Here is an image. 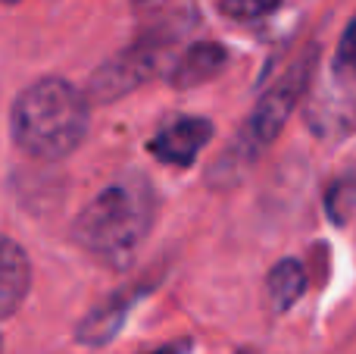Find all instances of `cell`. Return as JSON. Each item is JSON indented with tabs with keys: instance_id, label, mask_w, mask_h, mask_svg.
<instances>
[{
	"instance_id": "6da1fadb",
	"label": "cell",
	"mask_w": 356,
	"mask_h": 354,
	"mask_svg": "<svg viewBox=\"0 0 356 354\" xmlns=\"http://www.w3.org/2000/svg\"><path fill=\"white\" fill-rule=\"evenodd\" d=\"M156 198L141 176L106 185L75 220V242L110 267H129L154 226Z\"/></svg>"
},
{
	"instance_id": "7a4b0ae2",
	"label": "cell",
	"mask_w": 356,
	"mask_h": 354,
	"mask_svg": "<svg viewBox=\"0 0 356 354\" xmlns=\"http://www.w3.org/2000/svg\"><path fill=\"white\" fill-rule=\"evenodd\" d=\"M10 129L19 148L41 160L72 154L88 132V100L63 79H41L16 98Z\"/></svg>"
},
{
	"instance_id": "3957f363",
	"label": "cell",
	"mask_w": 356,
	"mask_h": 354,
	"mask_svg": "<svg viewBox=\"0 0 356 354\" xmlns=\"http://www.w3.org/2000/svg\"><path fill=\"white\" fill-rule=\"evenodd\" d=\"M313 69H316V50L300 54L294 63L288 66V72L259 98V104L253 107L250 119L244 125V144L250 154L263 151L266 144H272L278 138V132L284 129V123L291 119V113L297 110V104L303 100L309 82H313Z\"/></svg>"
},
{
	"instance_id": "277c9868",
	"label": "cell",
	"mask_w": 356,
	"mask_h": 354,
	"mask_svg": "<svg viewBox=\"0 0 356 354\" xmlns=\"http://www.w3.org/2000/svg\"><path fill=\"white\" fill-rule=\"evenodd\" d=\"M156 60H160V47L147 41H138L135 47H129L125 54L113 56L110 63L94 72L91 79V98L97 104H110V100L129 94L135 85H141L150 72L156 69Z\"/></svg>"
},
{
	"instance_id": "5b68a950",
	"label": "cell",
	"mask_w": 356,
	"mask_h": 354,
	"mask_svg": "<svg viewBox=\"0 0 356 354\" xmlns=\"http://www.w3.org/2000/svg\"><path fill=\"white\" fill-rule=\"evenodd\" d=\"M131 10L141 25V41L160 50L181 41L200 19L194 0H131Z\"/></svg>"
},
{
	"instance_id": "8992f818",
	"label": "cell",
	"mask_w": 356,
	"mask_h": 354,
	"mask_svg": "<svg viewBox=\"0 0 356 354\" xmlns=\"http://www.w3.org/2000/svg\"><path fill=\"white\" fill-rule=\"evenodd\" d=\"M209 138H213V123L209 119L184 116L169 123L166 129H160L150 138V154L163 163H172V167H191Z\"/></svg>"
},
{
	"instance_id": "52a82bcc",
	"label": "cell",
	"mask_w": 356,
	"mask_h": 354,
	"mask_svg": "<svg viewBox=\"0 0 356 354\" xmlns=\"http://www.w3.org/2000/svg\"><path fill=\"white\" fill-rule=\"evenodd\" d=\"M31 282V267L25 251L13 238L0 236V320L22 305Z\"/></svg>"
},
{
	"instance_id": "ba28073f",
	"label": "cell",
	"mask_w": 356,
	"mask_h": 354,
	"mask_svg": "<svg viewBox=\"0 0 356 354\" xmlns=\"http://www.w3.org/2000/svg\"><path fill=\"white\" fill-rule=\"evenodd\" d=\"M228 63V50L222 44H213V41H203V44H194L188 47L178 63L172 66V85L175 88H194V85H203L209 82L213 75H219Z\"/></svg>"
},
{
	"instance_id": "9c48e42d",
	"label": "cell",
	"mask_w": 356,
	"mask_h": 354,
	"mask_svg": "<svg viewBox=\"0 0 356 354\" xmlns=\"http://www.w3.org/2000/svg\"><path fill=\"white\" fill-rule=\"evenodd\" d=\"M266 286H269V298L275 305V311H288L307 288V270H303L300 261H278L272 267Z\"/></svg>"
},
{
	"instance_id": "30bf717a",
	"label": "cell",
	"mask_w": 356,
	"mask_h": 354,
	"mask_svg": "<svg viewBox=\"0 0 356 354\" xmlns=\"http://www.w3.org/2000/svg\"><path fill=\"white\" fill-rule=\"evenodd\" d=\"M125 311H129V305H125L122 298H113V301H106V305H100L97 311L88 314V320L79 326V339L81 342H88V345L106 342V339L122 326Z\"/></svg>"
},
{
	"instance_id": "8fae6325",
	"label": "cell",
	"mask_w": 356,
	"mask_h": 354,
	"mask_svg": "<svg viewBox=\"0 0 356 354\" xmlns=\"http://www.w3.org/2000/svg\"><path fill=\"white\" fill-rule=\"evenodd\" d=\"M353 207H356V182H350V179L334 182L332 192H328V217H332L334 223H347Z\"/></svg>"
},
{
	"instance_id": "7c38bea8",
	"label": "cell",
	"mask_w": 356,
	"mask_h": 354,
	"mask_svg": "<svg viewBox=\"0 0 356 354\" xmlns=\"http://www.w3.org/2000/svg\"><path fill=\"white\" fill-rule=\"evenodd\" d=\"M282 0H219V10L232 19H241V22H250V19H263L269 16Z\"/></svg>"
},
{
	"instance_id": "4fadbf2b",
	"label": "cell",
	"mask_w": 356,
	"mask_h": 354,
	"mask_svg": "<svg viewBox=\"0 0 356 354\" xmlns=\"http://www.w3.org/2000/svg\"><path fill=\"white\" fill-rule=\"evenodd\" d=\"M341 72H356V16L347 22L344 35H341V44H338V56H334Z\"/></svg>"
},
{
	"instance_id": "5bb4252c",
	"label": "cell",
	"mask_w": 356,
	"mask_h": 354,
	"mask_svg": "<svg viewBox=\"0 0 356 354\" xmlns=\"http://www.w3.org/2000/svg\"><path fill=\"white\" fill-rule=\"evenodd\" d=\"M156 354H178L175 348H163V351H156Z\"/></svg>"
},
{
	"instance_id": "9a60e30c",
	"label": "cell",
	"mask_w": 356,
	"mask_h": 354,
	"mask_svg": "<svg viewBox=\"0 0 356 354\" xmlns=\"http://www.w3.org/2000/svg\"><path fill=\"white\" fill-rule=\"evenodd\" d=\"M6 3H13V0H6Z\"/></svg>"
}]
</instances>
